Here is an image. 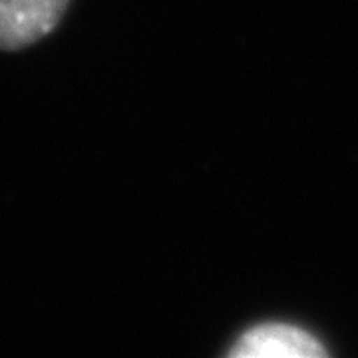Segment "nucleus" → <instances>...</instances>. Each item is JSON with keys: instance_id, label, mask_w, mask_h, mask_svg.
Wrapping results in <instances>:
<instances>
[{"instance_id": "f03ea898", "label": "nucleus", "mask_w": 358, "mask_h": 358, "mask_svg": "<svg viewBox=\"0 0 358 358\" xmlns=\"http://www.w3.org/2000/svg\"><path fill=\"white\" fill-rule=\"evenodd\" d=\"M227 355L233 358H319L327 350L299 327L268 322L241 334Z\"/></svg>"}, {"instance_id": "f257e3e1", "label": "nucleus", "mask_w": 358, "mask_h": 358, "mask_svg": "<svg viewBox=\"0 0 358 358\" xmlns=\"http://www.w3.org/2000/svg\"><path fill=\"white\" fill-rule=\"evenodd\" d=\"M70 0H0V50L28 48L62 22Z\"/></svg>"}]
</instances>
